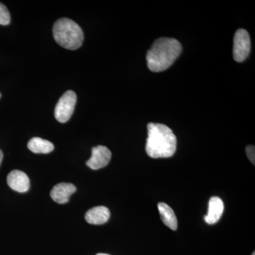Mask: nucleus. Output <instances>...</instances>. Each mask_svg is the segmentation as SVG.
I'll return each mask as SVG.
<instances>
[{
    "label": "nucleus",
    "instance_id": "obj_8",
    "mask_svg": "<svg viewBox=\"0 0 255 255\" xmlns=\"http://www.w3.org/2000/svg\"><path fill=\"white\" fill-rule=\"evenodd\" d=\"M76 190V187L73 184L60 183L52 189L50 191V197L58 204H66L68 202L70 196Z\"/></svg>",
    "mask_w": 255,
    "mask_h": 255
},
{
    "label": "nucleus",
    "instance_id": "obj_13",
    "mask_svg": "<svg viewBox=\"0 0 255 255\" xmlns=\"http://www.w3.org/2000/svg\"><path fill=\"white\" fill-rule=\"evenodd\" d=\"M11 21V16H10L9 11L7 8L2 3L0 2V24L6 25L9 24Z\"/></svg>",
    "mask_w": 255,
    "mask_h": 255
},
{
    "label": "nucleus",
    "instance_id": "obj_10",
    "mask_svg": "<svg viewBox=\"0 0 255 255\" xmlns=\"http://www.w3.org/2000/svg\"><path fill=\"white\" fill-rule=\"evenodd\" d=\"M224 205L223 201L218 196H214L209 201V211L204 219L210 225L215 224L222 216Z\"/></svg>",
    "mask_w": 255,
    "mask_h": 255
},
{
    "label": "nucleus",
    "instance_id": "obj_4",
    "mask_svg": "<svg viewBox=\"0 0 255 255\" xmlns=\"http://www.w3.org/2000/svg\"><path fill=\"white\" fill-rule=\"evenodd\" d=\"M77 102L75 92L68 90L60 97L55 109V117L60 123H66L71 118Z\"/></svg>",
    "mask_w": 255,
    "mask_h": 255
},
{
    "label": "nucleus",
    "instance_id": "obj_15",
    "mask_svg": "<svg viewBox=\"0 0 255 255\" xmlns=\"http://www.w3.org/2000/svg\"><path fill=\"white\" fill-rule=\"evenodd\" d=\"M3 159V153L2 151L0 150V164L1 163V161H2Z\"/></svg>",
    "mask_w": 255,
    "mask_h": 255
},
{
    "label": "nucleus",
    "instance_id": "obj_9",
    "mask_svg": "<svg viewBox=\"0 0 255 255\" xmlns=\"http://www.w3.org/2000/svg\"><path fill=\"white\" fill-rule=\"evenodd\" d=\"M110 211L105 206H96L89 210L85 214L87 222L92 225H102L110 219Z\"/></svg>",
    "mask_w": 255,
    "mask_h": 255
},
{
    "label": "nucleus",
    "instance_id": "obj_17",
    "mask_svg": "<svg viewBox=\"0 0 255 255\" xmlns=\"http://www.w3.org/2000/svg\"><path fill=\"white\" fill-rule=\"evenodd\" d=\"M252 255H255V252H254V253H253V254H252Z\"/></svg>",
    "mask_w": 255,
    "mask_h": 255
},
{
    "label": "nucleus",
    "instance_id": "obj_3",
    "mask_svg": "<svg viewBox=\"0 0 255 255\" xmlns=\"http://www.w3.org/2000/svg\"><path fill=\"white\" fill-rule=\"evenodd\" d=\"M55 41L68 50H77L81 47L84 41V33L78 23L70 18L57 20L53 28Z\"/></svg>",
    "mask_w": 255,
    "mask_h": 255
},
{
    "label": "nucleus",
    "instance_id": "obj_1",
    "mask_svg": "<svg viewBox=\"0 0 255 255\" xmlns=\"http://www.w3.org/2000/svg\"><path fill=\"white\" fill-rule=\"evenodd\" d=\"M148 137L145 150L152 158L172 157L177 150V137L167 126L161 124H147Z\"/></svg>",
    "mask_w": 255,
    "mask_h": 255
},
{
    "label": "nucleus",
    "instance_id": "obj_14",
    "mask_svg": "<svg viewBox=\"0 0 255 255\" xmlns=\"http://www.w3.org/2000/svg\"><path fill=\"white\" fill-rule=\"evenodd\" d=\"M255 150L254 145H248L246 147V154L248 156V159L251 160L252 163L255 165Z\"/></svg>",
    "mask_w": 255,
    "mask_h": 255
},
{
    "label": "nucleus",
    "instance_id": "obj_18",
    "mask_svg": "<svg viewBox=\"0 0 255 255\" xmlns=\"http://www.w3.org/2000/svg\"><path fill=\"white\" fill-rule=\"evenodd\" d=\"M0 97H1V94H0Z\"/></svg>",
    "mask_w": 255,
    "mask_h": 255
},
{
    "label": "nucleus",
    "instance_id": "obj_7",
    "mask_svg": "<svg viewBox=\"0 0 255 255\" xmlns=\"http://www.w3.org/2000/svg\"><path fill=\"white\" fill-rule=\"evenodd\" d=\"M8 185L13 190L19 193L26 192L30 188L29 178L20 170H13L7 176Z\"/></svg>",
    "mask_w": 255,
    "mask_h": 255
},
{
    "label": "nucleus",
    "instance_id": "obj_2",
    "mask_svg": "<svg viewBox=\"0 0 255 255\" xmlns=\"http://www.w3.org/2000/svg\"><path fill=\"white\" fill-rule=\"evenodd\" d=\"M182 50V45L177 39L165 37L158 38L146 55L149 70L154 73L164 71L172 65Z\"/></svg>",
    "mask_w": 255,
    "mask_h": 255
},
{
    "label": "nucleus",
    "instance_id": "obj_6",
    "mask_svg": "<svg viewBox=\"0 0 255 255\" xmlns=\"http://www.w3.org/2000/svg\"><path fill=\"white\" fill-rule=\"evenodd\" d=\"M112 159V152L108 147L98 145L93 147L92 156L87 161V165L92 169H100L106 167Z\"/></svg>",
    "mask_w": 255,
    "mask_h": 255
},
{
    "label": "nucleus",
    "instance_id": "obj_12",
    "mask_svg": "<svg viewBox=\"0 0 255 255\" xmlns=\"http://www.w3.org/2000/svg\"><path fill=\"white\" fill-rule=\"evenodd\" d=\"M28 148L33 153L47 154L54 150V145L48 140L35 137L28 141Z\"/></svg>",
    "mask_w": 255,
    "mask_h": 255
},
{
    "label": "nucleus",
    "instance_id": "obj_11",
    "mask_svg": "<svg viewBox=\"0 0 255 255\" xmlns=\"http://www.w3.org/2000/svg\"><path fill=\"white\" fill-rule=\"evenodd\" d=\"M158 210L164 225L172 231H176L178 226L177 219L172 208L167 204L161 202L158 204Z\"/></svg>",
    "mask_w": 255,
    "mask_h": 255
},
{
    "label": "nucleus",
    "instance_id": "obj_16",
    "mask_svg": "<svg viewBox=\"0 0 255 255\" xmlns=\"http://www.w3.org/2000/svg\"><path fill=\"white\" fill-rule=\"evenodd\" d=\"M97 255H110L104 254V253H100V254H97Z\"/></svg>",
    "mask_w": 255,
    "mask_h": 255
},
{
    "label": "nucleus",
    "instance_id": "obj_5",
    "mask_svg": "<svg viewBox=\"0 0 255 255\" xmlns=\"http://www.w3.org/2000/svg\"><path fill=\"white\" fill-rule=\"evenodd\" d=\"M251 41L249 33L246 30L238 29L233 39V58L238 63L247 59L251 53Z\"/></svg>",
    "mask_w": 255,
    "mask_h": 255
}]
</instances>
